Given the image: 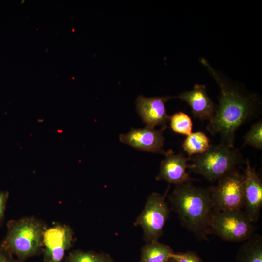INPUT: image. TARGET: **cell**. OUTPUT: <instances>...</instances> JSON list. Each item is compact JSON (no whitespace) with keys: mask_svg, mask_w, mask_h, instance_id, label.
I'll use <instances>...</instances> for the list:
<instances>
[{"mask_svg":"<svg viewBox=\"0 0 262 262\" xmlns=\"http://www.w3.org/2000/svg\"><path fill=\"white\" fill-rule=\"evenodd\" d=\"M201 62L215 79L220 89L219 105L209 121L207 130L213 135H220L219 144L234 148L238 129L257 115V99L253 95L245 93L226 81L206 60L202 58Z\"/></svg>","mask_w":262,"mask_h":262,"instance_id":"6da1fadb","label":"cell"},{"mask_svg":"<svg viewBox=\"0 0 262 262\" xmlns=\"http://www.w3.org/2000/svg\"><path fill=\"white\" fill-rule=\"evenodd\" d=\"M168 199L181 224L197 239L208 240L213 210L210 188L195 186L192 182L177 185Z\"/></svg>","mask_w":262,"mask_h":262,"instance_id":"7a4b0ae2","label":"cell"},{"mask_svg":"<svg viewBox=\"0 0 262 262\" xmlns=\"http://www.w3.org/2000/svg\"><path fill=\"white\" fill-rule=\"evenodd\" d=\"M6 235L1 246L16 257L17 262L38 254L42 249L46 223L34 216L10 220L7 223Z\"/></svg>","mask_w":262,"mask_h":262,"instance_id":"3957f363","label":"cell"},{"mask_svg":"<svg viewBox=\"0 0 262 262\" xmlns=\"http://www.w3.org/2000/svg\"><path fill=\"white\" fill-rule=\"evenodd\" d=\"M191 171L203 176L209 181L218 180L245 162L238 149L228 148L220 144L211 145L206 152L190 157Z\"/></svg>","mask_w":262,"mask_h":262,"instance_id":"277c9868","label":"cell"},{"mask_svg":"<svg viewBox=\"0 0 262 262\" xmlns=\"http://www.w3.org/2000/svg\"><path fill=\"white\" fill-rule=\"evenodd\" d=\"M242 210L213 212L208 234L213 233L226 241L243 242L251 238L256 228Z\"/></svg>","mask_w":262,"mask_h":262,"instance_id":"5b68a950","label":"cell"},{"mask_svg":"<svg viewBox=\"0 0 262 262\" xmlns=\"http://www.w3.org/2000/svg\"><path fill=\"white\" fill-rule=\"evenodd\" d=\"M244 173L237 168L218 180L216 187L210 188L213 210L225 211L244 208Z\"/></svg>","mask_w":262,"mask_h":262,"instance_id":"8992f818","label":"cell"},{"mask_svg":"<svg viewBox=\"0 0 262 262\" xmlns=\"http://www.w3.org/2000/svg\"><path fill=\"white\" fill-rule=\"evenodd\" d=\"M169 211L165 195L153 192L147 197L142 212L134 223L142 228L147 243L158 241L162 235Z\"/></svg>","mask_w":262,"mask_h":262,"instance_id":"52a82bcc","label":"cell"},{"mask_svg":"<svg viewBox=\"0 0 262 262\" xmlns=\"http://www.w3.org/2000/svg\"><path fill=\"white\" fill-rule=\"evenodd\" d=\"M73 236V231L68 225L57 224L47 228L42 241L44 262H61L66 251L72 246Z\"/></svg>","mask_w":262,"mask_h":262,"instance_id":"ba28073f","label":"cell"},{"mask_svg":"<svg viewBox=\"0 0 262 262\" xmlns=\"http://www.w3.org/2000/svg\"><path fill=\"white\" fill-rule=\"evenodd\" d=\"M245 163L243 184L244 212L252 222H256L262 207V181L259 173L251 166L248 158Z\"/></svg>","mask_w":262,"mask_h":262,"instance_id":"9c48e42d","label":"cell"},{"mask_svg":"<svg viewBox=\"0 0 262 262\" xmlns=\"http://www.w3.org/2000/svg\"><path fill=\"white\" fill-rule=\"evenodd\" d=\"M166 127H161L160 129L145 127L132 128L126 134L119 135L120 141L136 149L152 153H158L166 155L167 151L163 150L165 138L163 132Z\"/></svg>","mask_w":262,"mask_h":262,"instance_id":"30bf717a","label":"cell"},{"mask_svg":"<svg viewBox=\"0 0 262 262\" xmlns=\"http://www.w3.org/2000/svg\"><path fill=\"white\" fill-rule=\"evenodd\" d=\"M172 98L173 97L170 96L148 98L140 95L137 97L136 110L146 127H168L169 116L167 114L165 103Z\"/></svg>","mask_w":262,"mask_h":262,"instance_id":"8fae6325","label":"cell"},{"mask_svg":"<svg viewBox=\"0 0 262 262\" xmlns=\"http://www.w3.org/2000/svg\"><path fill=\"white\" fill-rule=\"evenodd\" d=\"M188 161L190 157H186L182 153L176 154L172 150H168L165 158L161 162L156 180H164L176 185L193 181L195 179L186 172L189 167Z\"/></svg>","mask_w":262,"mask_h":262,"instance_id":"7c38bea8","label":"cell"},{"mask_svg":"<svg viewBox=\"0 0 262 262\" xmlns=\"http://www.w3.org/2000/svg\"><path fill=\"white\" fill-rule=\"evenodd\" d=\"M173 97L186 102L191 107L193 116L201 120L209 121L216 110L217 107L209 97L204 85L196 84L192 90Z\"/></svg>","mask_w":262,"mask_h":262,"instance_id":"4fadbf2b","label":"cell"},{"mask_svg":"<svg viewBox=\"0 0 262 262\" xmlns=\"http://www.w3.org/2000/svg\"><path fill=\"white\" fill-rule=\"evenodd\" d=\"M174 253L167 245L153 241L142 247L139 262H167Z\"/></svg>","mask_w":262,"mask_h":262,"instance_id":"5bb4252c","label":"cell"},{"mask_svg":"<svg viewBox=\"0 0 262 262\" xmlns=\"http://www.w3.org/2000/svg\"><path fill=\"white\" fill-rule=\"evenodd\" d=\"M236 262H262V238L254 234L240 247Z\"/></svg>","mask_w":262,"mask_h":262,"instance_id":"9a60e30c","label":"cell"},{"mask_svg":"<svg viewBox=\"0 0 262 262\" xmlns=\"http://www.w3.org/2000/svg\"><path fill=\"white\" fill-rule=\"evenodd\" d=\"M211 147L210 140L206 135L201 132H192L187 136L182 144V148L189 157L204 153Z\"/></svg>","mask_w":262,"mask_h":262,"instance_id":"2e32d148","label":"cell"},{"mask_svg":"<svg viewBox=\"0 0 262 262\" xmlns=\"http://www.w3.org/2000/svg\"><path fill=\"white\" fill-rule=\"evenodd\" d=\"M65 262H114L112 258L104 253L75 250L66 258Z\"/></svg>","mask_w":262,"mask_h":262,"instance_id":"e0dca14e","label":"cell"},{"mask_svg":"<svg viewBox=\"0 0 262 262\" xmlns=\"http://www.w3.org/2000/svg\"><path fill=\"white\" fill-rule=\"evenodd\" d=\"M169 122L172 130L177 133L188 136L192 133V120L182 112L175 113L169 116Z\"/></svg>","mask_w":262,"mask_h":262,"instance_id":"ac0fdd59","label":"cell"},{"mask_svg":"<svg viewBox=\"0 0 262 262\" xmlns=\"http://www.w3.org/2000/svg\"><path fill=\"white\" fill-rule=\"evenodd\" d=\"M250 146L259 150L262 149V121L259 120L251 127L244 137L243 147Z\"/></svg>","mask_w":262,"mask_h":262,"instance_id":"d6986e66","label":"cell"},{"mask_svg":"<svg viewBox=\"0 0 262 262\" xmlns=\"http://www.w3.org/2000/svg\"><path fill=\"white\" fill-rule=\"evenodd\" d=\"M172 258L177 262H203L196 253L191 251L174 253Z\"/></svg>","mask_w":262,"mask_h":262,"instance_id":"ffe728a7","label":"cell"},{"mask_svg":"<svg viewBox=\"0 0 262 262\" xmlns=\"http://www.w3.org/2000/svg\"><path fill=\"white\" fill-rule=\"evenodd\" d=\"M8 191L0 190V227L3 223L6 204L9 197Z\"/></svg>","mask_w":262,"mask_h":262,"instance_id":"44dd1931","label":"cell"},{"mask_svg":"<svg viewBox=\"0 0 262 262\" xmlns=\"http://www.w3.org/2000/svg\"><path fill=\"white\" fill-rule=\"evenodd\" d=\"M0 262H17L14 256L0 244Z\"/></svg>","mask_w":262,"mask_h":262,"instance_id":"7402d4cb","label":"cell"},{"mask_svg":"<svg viewBox=\"0 0 262 262\" xmlns=\"http://www.w3.org/2000/svg\"><path fill=\"white\" fill-rule=\"evenodd\" d=\"M167 262H177L174 259L171 258Z\"/></svg>","mask_w":262,"mask_h":262,"instance_id":"603a6c76","label":"cell"}]
</instances>
